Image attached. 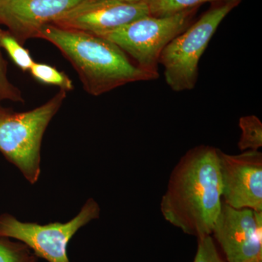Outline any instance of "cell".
Here are the masks:
<instances>
[{"mask_svg":"<svg viewBox=\"0 0 262 262\" xmlns=\"http://www.w3.org/2000/svg\"><path fill=\"white\" fill-rule=\"evenodd\" d=\"M218 150L194 146L174 167L160 202L165 221L198 238L211 235L222 205Z\"/></svg>","mask_w":262,"mask_h":262,"instance_id":"obj_1","label":"cell"},{"mask_svg":"<svg viewBox=\"0 0 262 262\" xmlns=\"http://www.w3.org/2000/svg\"><path fill=\"white\" fill-rule=\"evenodd\" d=\"M36 38L52 43L61 52L91 96L159 77L141 70L116 44L96 34L49 24L38 31Z\"/></svg>","mask_w":262,"mask_h":262,"instance_id":"obj_2","label":"cell"},{"mask_svg":"<svg viewBox=\"0 0 262 262\" xmlns=\"http://www.w3.org/2000/svg\"><path fill=\"white\" fill-rule=\"evenodd\" d=\"M67 96V91L59 90L38 107L0 117V152L30 184L37 182L40 176L43 136Z\"/></svg>","mask_w":262,"mask_h":262,"instance_id":"obj_3","label":"cell"},{"mask_svg":"<svg viewBox=\"0 0 262 262\" xmlns=\"http://www.w3.org/2000/svg\"><path fill=\"white\" fill-rule=\"evenodd\" d=\"M242 0L213 3L194 23L174 38L160 56L165 82L176 92L194 89L198 65L221 22Z\"/></svg>","mask_w":262,"mask_h":262,"instance_id":"obj_4","label":"cell"},{"mask_svg":"<svg viewBox=\"0 0 262 262\" xmlns=\"http://www.w3.org/2000/svg\"><path fill=\"white\" fill-rule=\"evenodd\" d=\"M198 8L165 17L146 15L101 36L116 44L141 70L159 75L162 52L192 24Z\"/></svg>","mask_w":262,"mask_h":262,"instance_id":"obj_5","label":"cell"},{"mask_svg":"<svg viewBox=\"0 0 262 262\" xmlns=\"http://www.w3.org/2000/svg\"><path fill=\"white\" fill-rule=\"evenodd\" d=\"M100 213L97 202L89 198L80 213L67 223L41 225L20 222L9 213H3L0 215V237L23 243L37 258L48 262H72L67 254L69 242L79 229L99 218Z\"/></svg>","mask_w":262,"mask_h":262,"instance_id":"obj_6","label":"cell"},{"mask_svg":"<svg viewBox=\"0 0 262 262\" xmlns=\"http://www.w3.org/2000/svg\"><path fill=\"white\" fill-rule=\"evenodd\" d=\"M222 202L236 209L262 211V154L247 150L229 155L218 150Z\"/></svg>","mask_w":262,"mask_h":262,"instance_id":"obj_7","label":"cell"},{"mask_svg":"<svg viewBox=\"0 0 262 262\" xmlns=\"http://www.w3.org/2000/svg\"><path fill=\"white\" fill-rule=\"evenodd\" d=\"M211 234L227 262H247L262 254V211L236 209L222 202Z\"/></svg>","mask_w":262,"mask_h":262,"instance_id":"obj_8","label":"cell"},{"mask_svg":"<svg viewBox=\"0 0 262 262\" xmlns=\"http://www.w3.org/2000/svg\"><path fill=\"white\" fill-rule=\"evenodd\" d=\"M149 15L146 3L85 0L51 24L102 36Z\"/></svg>","mask_w":262,"mask_h":262,"instance_id":"obj_9","label":"cell"},{"mask_svg":"<svg viewBox=\"0 0 262 262\" xmlns=\"http://www.w3.org/2000/svg\"><path fill=\"white\" fill-rule=\"evenodd\" d=\"M85 0H0V25L24 46L43 26L53 23Z\"/></svg>","mask_w":262,"mask_h":262,"instance_id":"obj_10","label":"cell"},{"mask_svg":"<svg viewBox=\"0 0 262 262\" xmlns=\"http://www.w3.org/2000/svg\"><path fill=\"white\" fill-rule=\"evenodd\" d=\"M232 0H146L150 15L156 17L169 16L184 10L199 8L206 3H225Z\"/></svg>","mask_w":262,"mask_h":262,"instance_id":"obj_11","label":"cell"},{"mask_svg":"<svg viewBox=\"0 0 262 262\" xmlns=\"http://www.w3.org/2000/svg\"><path fill=\"white\" fill-rule=\"evenodd\" d=\"M239 127L241 130L237 144L239 149L258 151L262 146V123L259 118L255 115L241 117Z\"/></svg>","mask_w":262,"mask_h":262,"instance_id":"obj_12","label":"cell"},{"mask_svg":"<svg viewBox=\"0 0 262 262\" xmlns=\"http://www.w3.org/2000/svg\"><path fill=\"white\" fill-rule=\"evenodd\" d=\"M29 72L36 80L42 83L58 86L60 90L67 92L75 89L73 82L68 76L51 66L34 62Z\"/></svg>","mask_w":262,"mask_h":262,"instance_id":"obj_13","label":"cell"},{"mask_svg":"<svg viewBox=\"0 0 262 262\" xmlns=\"http://www.w3.org/2000/svg\"><path fill=\"white\" fill-rule=\"evenodd\" d=\"M0 46L8 53L17 67L23 72H28L34 64L32 56L24 46L8 31L0 29Z\"/></svg>","mask_w":262,"mask_h":262,"instance_id":"obj_14","label":"cell"},{"mask_svg":"<svg viewBox=\"0 0 262 262\" xmlns=\"http://www.w3.org/2000/svg\"><path fill=\"white\" fill-rule=\"evenodd\" d=\"M37 258L23 243L0 237V262H37Z\"/></svg>","mask_w":262,"mask_h":262,"instance_id":"obj_15","label":"cell"},{"mask_svg":"<svg viewBox=\"0 0 262 262\" xmlns=\"http://www.w3.org/2000/svg\"><path fill=\"white\" fill-rule=\"evenodd\" d=\"M1 48L0 46V103L4 101L24 103L21 91L8 78V63L3 57Z\"/></svg>","mask_w":262,"mask_h":262,"instance_id":"obj_16","label":"cell"},{"mask_svg":"<svg viewBox=\"0 0 262 262\" xmlns=\"http://www.w3.org/2000/svg\"><path fill=\"white\" fill-rule=\"evenodd\" d=\"M194 262H227L221 256L211 235L198 238Z\"/></svg>","mask_w":262,"mask_h":262,"instance_id":"obj_17","label":"cell"},{"mask_svg":"<svg viewBox=\"0 0 262 262\" xmlns=\"http://www.w3.org/2000/svg\"><path fill=\"white\" fill-rule=\"evenodd\" d=\"M10 112H12L11 110L3 108V106H0V117L4 116L7 114L10 113Z\"/></svg>","mask_w":262,"mask_h":262,"instance_id":"obj_18","label":"cell"},{"mask_svg":"<svg viewBox=\"0 0 262 262\" xmlns=\"http://www.w3.org/2000/svg\"><path fill=\"white\" fill-rule=\"evenodd\" d=\"M117 1L124 2L128 3H145L146 0H117Z\"/></svg>","mask_w":262,"mask_h":262,"instance_id":"obj_19","label":"cell"},{"mask_svg":"<svg viewBox=\"0 0 262 262\" xmlns=\"http://www.w3.org/2000/svg\"><path fill=\"white\" fill-rule=\"evenodd\" d=\"M247 262H262V254L253 258V259L250 260V261Z\"/></svg>","mask_w":262,"mask_h":262,"instance_id":"obj_20","label":"cell"}]
</instances>
